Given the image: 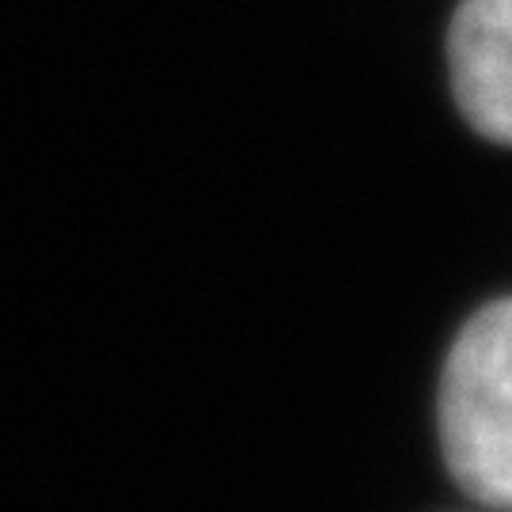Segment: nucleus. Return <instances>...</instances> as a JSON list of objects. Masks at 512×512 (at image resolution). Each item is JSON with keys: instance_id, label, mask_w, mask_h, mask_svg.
<instances>
[{"instance_id": "1", "label": "nucleus", "mask_w": 512, "mask_h": 512, "mask_svg": "<svg viewBox=\"0 0 512 512\" xmlns=\"http://www.w3.org/2000/svg\"><path fill=\"white\" fill-rule=\"evenodd\" d=\"M440 444L467 494L512 512V296L471 315L440 380Z\"/></svg>"}, {"instance_id": "2", "label": "nucleus", "mask_w": 512, "mask_h": 512, "mask_svg": "<svg viewBox=\"0 0 512 512\" xmlns=\"http://www.w3.org/2000/svg\"><path fill=\"white\" fill-rule=\"evenodd\" d=\"M448 69L463 118L512 148V0H463L448 27Z\"/></svg>"}]
</instances>
